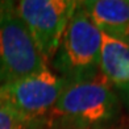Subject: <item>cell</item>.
<instances>
[{
  "instance_id": "cell-2",
  "label": "cell",
  "mask_w": 129,
  "mask_h": 129,
  "mask_svg": "<svg viewBox=\"0 0 129 129\" xmlns=\"http://www.w3.org/2000/svg\"><path fill=\"white\" fill-rule=\"evenodd\" d=\"M102 32L78 2L57 51L55 67L69 83L98 77Z\"/></svg>"
},
{
  "instance_id": "cell-8",
  "label": "cell",
  "mask_w": 129,
  "mask_h": 129,
  "mask_svg": "<svg viewBox=\"0 0 129 129\" xmlns=\"http://www.w3.org/2000/svg\"><path fill=\"white\" fill-rule=\"evenodd\" d=\"M46 126V117L30 119L7 108H0V129H44Z\"/></svg>"
},
{
  "instance_id": "cell-3",
  "label": "cell",
  "mask_w": 129,
  "mask_h": 129,
  "mask_svg": "<svg viewBox=\"0 0 129 129\" xmlns=\"http://www.w3.org/2000/svg\"><path fill=\"white\" fill-rule=\"evenodd\" d=\"M48 67L17 12L16 3L0 2V86Z\"/></svg>"
},
{
  "instance_id": "cell-5",
  "label": "cell",
  "mask_w": 129,
  "mask_h": 129,
  "mask_svg": "<svg viewBox=\"0 0 129 129\" xmlns=\"http://www.w3.org/2000/svg\"><path fill=\"white\" fill-rule=\"evenodd\" d=\"M69 82L45 67L0 86V108L30 119L46 117Z\"/></svg>"
},
{
  "instance_id": "cell-1",
  "label": "cell",
  "mask_w": 129,
  "mask_h": 129,
  "mask_svg": "<svg viewBox=\"0 0 129 129\" xmlns=\"http://www.w3.org/2000/svg\"><path fill=\"white\" fill-rule=\"evenodd\" d=\"M119 113V100L111 84L102 78L71 82L46 116L48 126L100 129Z\"/></svg>"
},
{
  "instance_id": "cell-6",
  "label": "cell",
  "mask_w": 129,
  "mask_h": 129,
  "mask_svg": "<svg viewBox=\"0 0 129 129\" xmlns=\"http://www.w3.org/2000/svg\"><path fill=\"white\" fill-rule=\"evenodd\" d=\"M102 34L129 44V0L80 2Z\"/></svg>"
},
{
  "instance_id": "cell-7",
  "label": "cell",
  "mask_w": 129,
  "mask_h": 129,
  "mask_svg": "<svg viewBox=\"0 0 129 129\" xmlns=\"http://www.w3.org/2000/svg\"><path fill=\"white\" fill-rule=\"evenodd\" d=\"M99 70L109 84L129 87V44L103 34Z\"/></svg>"
},
{
  "instance_id": "cell-9",
  "label": "cell",
  "mask_w": 129,
  "mask_h": 129,
  "mask_svg": "<svg viewBox=\"0 0 129 129\" xmlns=\"http://www.w3.org/2000/svg\"><path fill=\"white\" fill-rule=\"evenodd\" d=\"M126 91H128V98H129V87H128V88H126Z\"/></svg>"
},
{
  "instance_id": "cell-4",
  "label": "cell",
  "mask_w": 129,
  "mask_h": 129,
  "mask_svg": "<svg viewBox=\"0 0 129 129\" xmlns=\"http://www.w3.org/2000/svg\"><path fill=\"white\" fill-rule=\"evenodd\" d=\"M77 4L74 0H21L16 3L17 12L45 64L55 58Z\"/></svg>"
}]
</instances>
